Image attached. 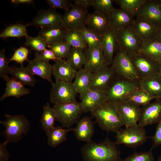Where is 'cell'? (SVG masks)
Segmentation results:
<instances>
[{
  "mask_svg": "<svg viewBox=\"0 0 161 161\" xmlns=\"http://www.w3.org/2000/svg\"><path fill=\"white\" fill-rule=\"evenodd\" d=\"M117 105L120 117L126 127L138 124L140 116V106L129 100Z\"/></svg>",
  "mask_w": 161,
  "mask_h": 161,
  "instance_id": "16",
  "label": "cell"
},
{
  "mask_svg": "<svg viewBox=\"0 0 161 161\" xmlns=\"http://www.w3.org/2000/svg\"><path fill=\"white\" fill-rule=\"evenodd\" d=\"M131 26L138 37L143 42L155 40L158 29L148 21L136 17Z\"/></svg>",
  "mask_w": 161,
  "mask_h": 161,
  "instance_id": "20",
  "label": "cell"
},
{
  "mask_svg": "<svg viewBox=\"0 0 161 161\" xmlns=\"http://www.w3.org/2000/svg\"><path fill=\"white\" fill-rule=\"evenodd\" d=\"M55 120L56 118L54 111L47 103L43 107V112L40 120L42 128L47 135L54 127Z\"/></svg>",
  "mask_w": 161,
  "mask_h": 161,
  "instance_id": "32",
  "label": "cell"
},
{
  "mask_svg": "<svg viewBox=\"0 0 161 161\" xmlns=\"http://www.w3.org/2000/svg\"><path fill=\"white\" fill-rule=\"evenodd\" d=\"M84 50L72 47L67 57V60L76 70L82 68L85 62Z\"/></svg>",
  "mask_w": 161,
  "mask_h": 161,
  "instance_id": "36",
  "label": "cell"
},
{
  "mask_svg": "<svg viewBox=\"0 0 161 161\" xmlns=\"http://www.w3.org/2000/svg\"><path fill=\"white\" fill-rule=\"evenodd\" d=\"M153 144L151 150L161 145V120L157 123L154 135L152 137Z\"/></svg>",
  "mask_w": 161,
  "mask_h": 161,
  "instance_id": "48",
  "label": "cell"
},
{
  "mask_svg": "<svg viewBox=\"0 0 161 161\" xmlns=\"http://www.w3.org/2000/svg\"><path fill=\"white\" fill-rule=\"evenodd\" d=\"M79 103L83 112H91L107 102L104 92L90 89L80 96Z\"/></svg>",
  "mask_w": 161,
  "mask_h": 161,
  "instance_id": "19",
  "label": "cell"
},
{
  "mask_svg": "<svg viewBox=\"0 0 161 161\" xmlns=\"http://www.w3.org/2000/svg\"><path fill=\"white\" fill-rule=\"evenodd\" d=\"M122 161H155L154 157L152 151H149L134 153L122 160Z\"/></svg>",
  "mask_w": 161,
  "mask_h": 161,
  "instance_id": "43",
  "label": "cell"
},
{
  "mask_svg": "<svg viewBox=\"0 0 161 161\" xmlns=\"http://www.w3.org/2000/svg\"><path fill=\"white\" fill-rule=\"evenodd\" d=\"M79 140L87 142L91 140L94 132V123L91 119L85 116L80 120L73 130Z\"/></svg>",
  "mask_w": 161,
  "mask_h": 161,
  "instance_id": "25",
  "label": "cell"
},
{
  "mask_svg": "<svg viewBox=\"0 0 161 161\" xmlns=\"http://www.w3.org/2000/svg\"><path fill=\"white\" fill-rule=\"evenodd\" d=\"M26 39L25 44L36 52H41L46 49L47 47V43L38 36L32 37L28 35L26 37Z\"/></svg>",
  "mask_w": 161,
  "mask_h": 161,
  "instance_id": "42",
  "label": "cell"
},
{
  "mask_svg": "<svg viewBox=\"0 0 161 161\" xmlns=\"http://www.w3.org/2000/svg\"><path fill=\"white\" fill-rule=\"evenodd\" d=\"M138 80L128 79L116 74L104 91L107 102L118 104L125 101L128 94L139 88Z\"/></svg>",
  "mask_w": 161,
  "mask_h": 161,
  "instance_id": "3",
  "label": "cell"
},
{
  "mask_svg": "<svg viewBox=\"0 0 161 161\" xmlns=\"http://www.w3.org/2000/svg\"><path fill=\"white\" fill-rule=\"evenodd\" d=\"M46 2L52 8L62 9L65 11L69 10L73 4L69 0H47Z\"/></svg>",
  "mask_w": 161,
  "mask_h": 161,
  "instance_id": "46",
  "label": "cell"
},
{
  "mask_svg": "<svg viewBox=\"0 0 161 161\" xmlns=\"http://www.w3.org/2000/svg\"><path fill=\"white\" fill-rule=\"evenodd\" d=\"M85 26L88 29L101 35L111 27L108 15L95 11L89 13L86 21Z\"/></svg>",
  "mask_w": 161,
  "mask_h": 161,
  "instance_id": "23",
  "label": "cell"
},
{
  "mask_svg": "<svg viewBox=\"0 0 161 161\" xmlns=\"http://www.w3.org/2000/svg\"><path fill=\"white\" fill-rule=\"evenodd\" d=\"M26 25L20 24L10 25L1 32L0 37L6 38H7L26 37L28 35L26 29Z\"/></svg>",
  "mask_w": 161,
  "mask_h": 161,
  "instance_id": "35",
  "label": "cell"
},
{
  "mask_svg": "<svg viewBox=\"0 0 161 161\" xmlns=\"http://www.w3.org/2000/svg\"><path fill=\"white\" fill-rule=\"evenodd\" d=\"M56 120L63 127L69 128L77 123L83 113L80 103L77 102L63 104H55L52 107Z\"/></svg>",
  "mask_w": 161,
  "mask_h": 161,
  "instance_id": "6",
  "label": "cell"
},
{
  "mask_svg": "<svg viewBox=\"0 0 161 161\" xmlns=\"http://www.w3.org/2000/svg\"><path fill=\"white\" fill-rule=\"evenodd\" d=\"M114 0H94L92 7L94 11L109 15L114 8L113 6Z\"/></svg>",
  "mask_w": 161,
  "mask_h": 161,
  "instance_id": "41",
  "label": "cell"
},
{
  "mask_svg": "<svg viewBox=\"0 0 161 161\" xmlns=\"http://www.w3.org/2000/svg\"><path fill=\"white\" fill-rule=\"evenodd\" d=\"M6 81L5 92L1 97L0 100L10 97L18 98L30 92L29 90L25 88L24 85L13 78H9Z\"/></svg>",
  "mask_w": 161,
  "mask_h": 161,
  "instance_id": "29",
  "label": "cell"
},
{
  "mask_svg": "<svg viewBox=\"0 0 161 161\" xmlns=\"http://www.w3.org/2000/svg\"><path fill=\"white\" fill-rule=\"evenodd\" d=\"M155 98L146 91L140 88L136 89L128 94L126 101L129 100L139 106H144L151 103Z\"/></svg>",
  "mask_w": 161,
  "mask_h": 161,
  "instance_id": "34",
  "label": "cell"
},
{
  "mask_svg": "<svg viewBox=\"0 0 161 161\" xmlns=\"http://www.w3.org/2000/svg\"><path fill=\"white\" fill-rule=\"evenodd\" d=\"M28 49L25 47H21L16 50L12 57L9 59V62L13 61L23 66L25 61H28L27 57L29 53Z\"/></svg>",
  "mask_w": 161,
  "mask_h": 161,
  "instance_id": "45",
  "label": "cell"
},
{
  "mask_svg": "<svg viewBox=\"0 0 161 161\" xmlns=\"http://www.w3.org/2000/svg\"><path fill=\"white\" fill-rule=\"evenodd\" d=\"M9 74L12 78L19 81L24 85L32 86H34L36 80L27 67L21 66L18 67L15 66L10 67Z\"/></svg>",
  "mask_w": 161,
  "mask_h": 161,
  "instance_id": "30",
  "label": "cell"
},
{
  "mask_svg": "<svg viewBox=\"0 0 161 161\" xmlns=\"http://www.w3.org/2000/svg\"><path fill=\"white\" fill-rule=\"evenodd\" d=\"M7 143L4 141L0 144V161H7L9 159L10 154L6 148Z\"/></svg>",
  "mask_w": 161,
  "mask_h": 161,
  "instance_id": "49",
  "label": "cell"
},
{
  "mask_svg": "<svg viewBox=\"0 0 161 161\" xmlns=\"http://www.w3.org/2000/svg\"><path fill=\"white\" fill-rule=\"evenodd\" d=\"M87 8L73 4L62 16V23L69 30H80L85 26Z\"/></svg>",
  "mask_w": 161,
  "mask_h": 161,
  "instance_id": "10",
  "label": "cell"
},
{
  "mask_svg": "<svg viewBox=\"0 0 161 161\" xmlns=\"http://www.w3.org/2000/svg\"><path fill=\"white\" fill-rule=\"evenodd\" d=\"M30 72L33 75H36L41 78L53 82L52 80L53 73V65L49 61L42 60L35 55V58L29 61L27 67Z\"/></svg>",
  "mask_w": 161,
  "mask_h": 161,
  "instance_id": "22",
  "label": "cell"
},
{
  "mask_svg": "<svg viewBox=\"0 0 161 161\" xmlns=\"http://www.w3.org/2000/svg\"><path fill=\"white\" fill-rule=\"evenodd\" d=\"M139 52L146 55L160 64L161 62V43L155 40L143 42Z\"/></svg>",
  "mask_w": 161,
  "mask_h": 161,
  "instance_id": "31",
  "label": "cell"
},
{
  "mask_svg": "<svg viewBox=\"0 0 161 161\" xmlns=\"http://www.w3.org/2000/svg\"><path fill=\"white\" fill-rule=\"evenodd\" d=\"M160 0V1L161 2V0Z\"/></svg>",
  "mask_w": 161,
  "mask_h": 161,
  "instance_id": "55",
  "label": "cell"
},
{
  "mask_svg": "<svg viewBox=\"0 0 161 161\" xmlns=\"http://www.w3.org/2000/svg\"><path fill=\"white\" fill-rule=\"evenodd\" d=\"M147 0H115L116 4L123 9L134 16Z\"/></svg>",
  "mask_w": 161,
  "mask_h": 161,
  "instance_id": "38",
  "label": "cell"
},
{
  "mask_svg": "<svg viewBox=\"0 0 161 161\" xmlns=\"http://www.w3.org/2000/svg\"><path fill=\"white\" fill-rule=\"evenodd\" d=\"M159 74L161 76V62L160 64L159 72Z\"/></svg>",
  "mask_w": 161,
  "mask_h": 161,
  "instance_id": "53",
  "label": "cell"
},
{
  "mask_svg": "<svg viewBox=\"0 0 161 161\" xmlns=\"http://www.w3.org/2000/svg\"><path fill=\"white\" fill-rule=\"evenodd\" d=\"M69 30L61 22L55 25L41 28L38 36L43 40L47 45L65 42Z\"/></svg>",
  "mask_w": 161,
  "mask_h": 161,
  "instance_id": "15",
  "label": "cell"
},
{
  "mask_svg": "<svg viewBox=\"0 0 161 161\" xmlns=\"http://www.w3.org/2000/svg\"><path fill=\"white\" fill-rule=\"evenodd\" d=\"M80 32L88 47L97 48L101 47L102 35L85 26Z\"/></svg>",
  "mask_w": 161,
  "mask_h": 161,
  "instance_id": "37",
  "label": "cell"
},
{
  "mask_svg": "<svg viewBox=\"0 0 161 161\" xmlns=\"http://www.w3.org/2000/svg\"><path fill=\"white\" fill-rule=\"evenodd\" d=\"M62 15L53 8L38 11L32 20L26 25L34 26L42 28L58 24L62 22Z\"/></svg>",
  "mask_w": 161,
  "mask_h": 161,
  "instance_id": "17",
  "label": "cell"
},
{
  "mask_svg": "<svg viewBox=\"0 0 161 161\" xmlns=\"http://www.w3.org/2000/svg\"><path fill=\"white\" fill-rule=\"evenodd\" d=\"M66 41L72 47L84 50L87 47L80 30H69L66 37Z\"/></svg>",
  "mask_w": 161,
  "mask_h": 161,
  "instance_id": "39",
  "label": "cell"
},
{
  "mask_svg": "<svg viewBox=\"0 0 161 161\" xmlns=\"http://www.w3.org/2000/svg\"><path fill=\"white\" fill-rule=\"evenodd\" d=\"M119 50L129 56L138 52L143 42L138 37L131 25L116 31Z\"/></svg>",
  "mask_w": 161,
  "mask_h": 161,
  "instance_id": "8",
  "label": "cell"
},
{
  "mask_svg": "<svg viewBox=\"0 0 161 161\" xmlns=\"http://www.w3.org/2000/svg\"><path fill=\"white\" fill-rule=\"evenodd\" d=\"M140 108L138 125L143 127L158 123L161 120V99H156Z\"/></svg>",
  "mask_w": 161,
  "mask_h": 161,
  "instance_id": "14",
  "label": "cell"
},
{
  "mask_svg": "<svg viewBox=\"0 0 161 161\" xmlns=\"http://www.w3.org/2000/svg\"><path fill=\"white\" fill-rule=\"evenodd\" d=\"M34 1L33 0H12L11 1L16 5L20 4H30L32 3Z\"/></svg>",
  "mask_w": 161,
  "mask_h": 161,
  "instance_id": "51",
  "label": "cell"
},
{
  "mask_svg": "<svg viewBox=\"0 0 161 161\" xmlns=\"http://www.w3.org/2000/svg\"><path fill=\"white\" fill-rule=\"evenodd\" d=\"M108 16L111 27L116 31L131 25L134 16L121 8H114Z\"/></svg>",
  "mask_w": 161,
  "mask_h": 161,
  "instance_id": "26",
  "label": "cell"
},
{
  "mask_svg": "<svg viewBox=\"0 0 161 161\" xmlns=\"http://www.w3.org/2000/svg\"><path fill=\"white\" fill-rule=\"evenodd\" d=\"M47 47L54 52L58 59L66 58L72 47L66 42L47 45Z\"/></svg>",
  "mask_w": 161,
  "mask_h": 161,
  "instance_id": "40",
  "label": "cell"
},
{
  "mask_svg": "<svg viewBox=\"0 0 161 161\" xmlns=\"http://www.w3.org/2000/svg\"><path fill=\"white\" fill-rule=\"evenodd\" d=\"M5 50L1 49L0 51V76L5 81L10 77L8 76L10 67L8 66L9 62L5 54Z\"/></svg>",
  "mask_w": 161,
  "mask_h": 161,
  "instance_id": "44",
  "label": "cell"
},
{
  "mask_svg": "<svg viewBox=\"0 0 161 161\" xmlns=\"http://www.w3.org/2000/svg\"><path fill=\"white\" fill-rule=\"evenodd\" d=\"M156 161H161V154L158 157Z\"/></svg>",
  "mask_w": 161,
  "mask_h": 161,
  "instance_id": "54",
  "label": "cell"
},
{
  "mask_svg": "<svg viewBox=\"0 0 161 161\" xmlns=\"http://www.w3.org/2000/svg\"><path fill=\"white\" fill-rule=\"evenodd\" d=\"M77 93L72 82L55 81L52 84L49 100L54 104L75 102Z\"/></svg>",
  "mask_w": 161,
  "mask_h": 161,
  "instance_id": "7",
  "label": "cell"
},
{
  "mask_svg": "<svg viewBox=\"0 0 161 161\" xmlns=\"http://www.w3.org/2000/svg\"><path fill=\"white\" fill-rule=\"evenodd\" d=\"M94 0H73L74 4L80 5L87 8L92 6Z\"/></svg>",
  "mask_w": 161,
  "mask_h": 161,
  "instance_id": "50",
  "label": "cell"
},
{
  "mask_svg": "<svg viewBox=\"0 0 161 161\" xmlns=\"http://www.w3.org/2000/svg\"><path fill=\"white\" fill-rule=\"evenodd\" d=\"M85 161H122L120 152L115 143L106 138L98 143L91 140L81 148Z\"/></svg>",
  "mask_w": 161,
  "mask_h": 161,
  "instance_id": "1",
  "label": "cell"
},
{
  "mask_svg": "<svg viewBox=\"0 0 161 161\" xmlns=\"http://www.w3.org/2000/svg\"><path fill=\"white\" fill-rule=\"evenodd\" d=\"M84 52L85 62L83 68L87 70L92 73L107 66L104 59L101 47L97 48L87 47Z\"/></svg>",
  "mask_w": 161,
  "mask_h": 161,
  "instance_id": "18",
  "label": "cell"
},
{
  "mask_svg": "<svg viewBox=\"0 0 161 161\" xmlns=\"http://www.w3.org/2000/svg\"><path fill=\"white\" fill-rule=\"evenodd\" d=\"M77 70L65 59H57L53 65V73L55 81L72 82Z\"/></svg>",
  "mask_w": 161,
  "mask_h": 161,
  "instance_id": "24",
  "label": "cell"
},
{
  "mask_svg": "<svg viewBox=\"0 0 161 161\" xmlns=\"http://www.w3.org/2000/svg\"><path fill=\"white\" fill-rule=\"evenodd\" d=\"M129 57L139 80L159 73L160 63L146 55L138 52Z\"/></svg>",
  "mask_w": 161,
  "mask_h": 161,
  "instance_id": "9",
  "label": "cell"
},
{
  "mask_svg": "<svg viewBox=\"0 0 161 161\" xmlns=\"http://www.w3.org/2000/svg\"><path fill=\"white\" fill-rule=\"evenodd\" d=\"M6 119L0 122L5 128L2 133L6 137L7 143H16L21 140L23 135L29 130L30 123L29 120L22 115H5Z\"/></svg>",
  "mask_w": 161,
  "mask_h": 161,
  "instance_id": "4",
  "label": "cell"
},
{
  "mask_svg": "<svg viewBox=\"0 0 161 161\" xmlns=\"http://www.w3.org/2000/svg\"><path fill=\"white\" fill-rule=\"evenodd\" d=\"M40 52L39 53L35 52V55L42 60L48 61L53 60L55 61L58 59L54 52L50 49H46Z\"/></svg>",
  "mask_w": 161,
  "mask_h": 161,
  "instance_id": "47",
  "label": "cell"
},
{
  "mask_svg": "<svg viewBox=\"0 0 161 161\" xmlns=\"http://www.w3.org/2000/svg\"><path fill=\"white\" fill-rule=\"evenodd\" d=\"M116 133V145L123 144L129 148L140 146L147 139L145 130L138 124L120 129Z\"/></svg>",
  "mask_w": 161,
  "mask_h": 161,
  "instance_id": "5",
  "label": "cell"
},
{
  "mask_svg": "<svg viewBox=\"0 0 161 161\" xmlns=\"http://www.w3.org/2000/svg\"><path fill=\"white\" fill-rule=\"evenodd\" d=\"M149 22L157 29H161V2L160 0H147L136 16Z\"/></svg>",
  "mask_w": 161,
  "mask_h": 161,
  "instance_id": "12",
  "label": "cell"
},
{
  "mask_svg": "<svg viewBox=\"0 0 161 161\" xmlns=\"http://www.w3.org/2000/svg\"><path fill=\"white\" fill-rule=\"evenodd\" d=\"M101 47L106 64L110 66L115 54L119 50L116 31L112 27L109 28L102 34Z\"/></svg>",
  "mask_w": 161,
  "mask_h": 161,
  "instance_id": "13",
  "label": "cell"
},
{
  "mask_svg": "<svg viewBox=\"0 0 161 161\" xmlns=\"http://www.w3.org/2000/svg\"><path fill=\"white\" fill-rule=\"evenodd\" d=\"M92 78V73L83 68L77 70L72 83L76 91L80 96L90 89Z\"/></svg>",
  "mask_w": 161,
  "mask_h": 161,
  "instance_id": "28",
  "label": "cell"
},
{
  "mask_svg": "<svg viewBox=\"0 0 161 161\" xmlns=\"http://www.w3.org/2000/svg\"><path fill=\"white\" fill-rule=\"evenodd\" d=\"M155 40L161 43V29H158Z\"/></svg>",
  "mask_w": 161,
  "mask_h": 161,
  "instance_id": "52",
  "label": "cell"
},
{
  "mask_svg": "<svg viewBox=\"0 0 161 161\" xmlns=\"http://www.w3.org/2000/svg\"><path fill=\"white\" fill-rule=\"evenodd\" d=\"M73 129H64L60 126H54L47 135L48 145L51 147H56L66 140L67 133L72 131Z\"/></svg>",
  "mask_w": 161,
  "mask_h": 161,
  "instance_id": "33",
  "label": "cell"
},
{
  "mask_svg": "<svg viewBox=\"0 0 161 161\" xmlns=\"http://www.w3.org/2000/svg\"><path fill=\"white\" fill-rule=\"evenodd\" d=\"M139 88L149 93L155 99L161 98V76L155 74L138 80Z\"/></svg>",
  "mask_w": 161,
  "mask_h": 161,
  "instance_id": "27",
  "label": "cell"
},
{
  "mask_svg": "<svg viewBox=\"0 0 161 161\" xmlns=\"http://www.w3.org/2000/svg\"><path fill=\"white\" fill-rule=\"evenodd\" d=\"M116 74L111 66H106L92 73L90 89L104 92Z\"/></svg>",
  "mask_w": 161,
  "mask_h": 161,
  "instance_id": "21",
  "label": "cell"
},
{
  "mask_svg": "<svg viewBox=\"0 0 161 161\" xmlns=\"http://www.w3.org/2000/svg\"><path fill=\"white\" fill-rule=\"evenodd\" d=\"M92 117L103 130L116 132L124 125L117 105L106 102L90 112Z\"/></svg>",
  "mask_w": 161,
  "mask_h": 161,
  "instance_id": "2",
  "label": "cell"
},
{
  "mask_svg": "<svg viewBox=\"0 0 161 161\" xmlns=\"http://www.w3.org/2000/svg\"><path fill=\"white\" fill-rule=\"evenodd\" d=\"M110 66L117 75L131 80H139L130 57L120 50L116 53Z\"/></svg>",
  "mask_w": 161,
  "mask_h": 161,
  "instance_id": "11",
  "label": "cell"
}]
</instances>
